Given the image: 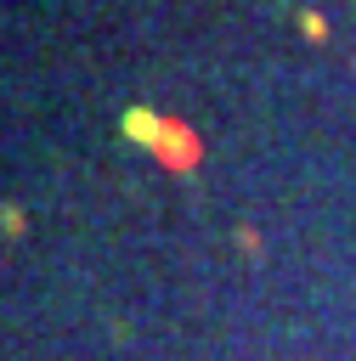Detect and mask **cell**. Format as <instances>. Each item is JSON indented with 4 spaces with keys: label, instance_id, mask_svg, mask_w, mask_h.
Masks as SVG:
<instances>
[{
    "label": "cell",
    "instance_id": "1",
    "mask_svg": "<svg viewBox=\"0 0 356 361\" xmlns=\"http://www.w3.org/2000/svg\"><path fill=\"white\" fill-rule=\"evenodd\" d=\"M153 158H158L164 169H181V175H186V169H198V164H203V141H198L181 118H164V135H158Z\"/></svg>",
    "mask_w": 356,
    "mask_h": 361
},
{
    "label": "cell",
    "instance_id": "2",
    "mask_svg": "<svg viewBox=\"0 0 356 361\" xmlns=\"http://www.w3.org/2000/svg\"><path fill=\"white\" fill-rule=\"evenodd\" d=\"M119 135L153 152V147H158V135H164V113H153V107H124V118H119Z\"/></svg>",
    "mask_w": 356,
    "mask_h": 361
},
{
    "label": "cell",
    "instance_id": "3",
    "mask_svg": "<svg viewBox=\"0 0 356 361\" xmlns=\"http://www.w3.org/2000/svg\"><path fill=\"white\" fill-rule=\"evenodd\" d=\"M299 28H305V39H322V34H328L322 11H299Z\"/></svg>",
    "mask_w": 356,
    "mask_h": 361
}]
</instances>
